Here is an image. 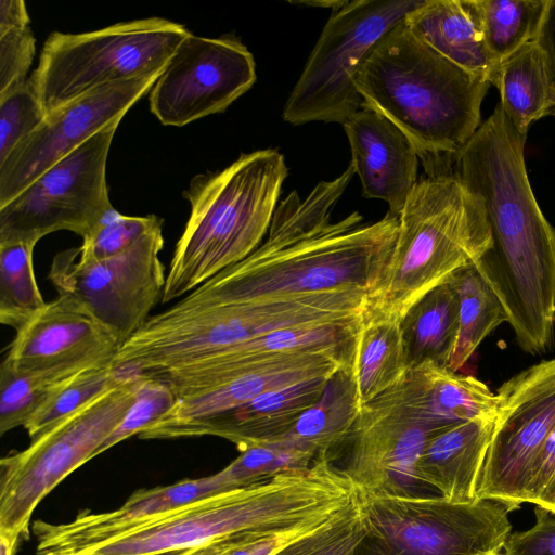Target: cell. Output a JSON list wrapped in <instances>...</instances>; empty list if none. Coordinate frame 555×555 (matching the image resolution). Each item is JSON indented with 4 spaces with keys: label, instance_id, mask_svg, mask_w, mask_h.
<instances>
[{
    "label": "cell",
    "instance_id": "cell-1",
    "mask_svg": "<svg viewBox=\"0 0 555 555\" xmlns=\"http://www.w3.org/2000/svg\"><path fill=\"white\" fill-rule=\"evenodd\" d=\"M351 165L306 197L296 191L275 208L268 237L250 255L178 300L185 306L241 304L324 292H364L379 282L397 238L398 216L362 223L353 211L332 221L354 176Z\"/></svg>",
    "mask_w": 555,
    "mask_h": 555
},
{
    "label": "cell",
    "instance_id": "cell-2",
    "mask_svg": "<svg viewBox=\"0 0 555 555\" xmlns=\"http://www.w3.org/2000/svg\"><path fill=\"white\" fill-rule=\"evenodd\" d=\"M362 106L392 121L413 143L427 175L452 172L456 154L478 130L491 83L418 39L404 20L361 67Z\"/></svg>",
    "mask_w": 555,
    "mask_h": 555
},
{
    "label": "cell",
    "instance_id": "cell-3",
    "mask_svg": "<svg viewBox=\"0 0 555 555\" xmlns=\"http://www.w3.org/2000/svg\"><path fill=\"white\" fill-rule=\"evenodd\" d=\"M396 243L362 320L400 322L430 289L492 246L483 201L454 172L421 178L398 216Z\"/></svg>",
    "mask_w": 555,
    "mask_h": 555
},
{
    "label": "cell",
    "instance_id": "cell-4",
    "mask_svg": "<svg viewBox=\"0 0 555 555\" xmlns=\"http://www.w3.org/2000/svg\"><path fill=\"white\" fill-rule=\"evenodd\" d=\"M288 169L273 149L242 154L183 191L190 216L176 244L162 302H169L250 255L269 231Z\"/></svg>",
    "mask_w": 555,
    "mask_h": 555
},
{
    "label": "cell",
    "instance_id": "cell-5",
    "mask_svg": "<svg viewBox=\"0 0 555 555\" xmlns=\"http://www.w3.org/2000/svg\"><path fill=\"white\" fill-rule=\"evenodd\" d=\"M325 294L269 301L185 306L150 317L112 361L124 373L155 375L271 332L330 323Z\"/></svg>",
    "mask_w": 555,
    "mask_h": 555
},
{
    "label": "cell",
    "instance_id": "cell-6",
    "mask_svg": "<svg viewBox=\"0 0 555 555\" xmlns=\"http://www.w3.org/2000/svg\"><path fill=\"white\" fill-rule=\"evenodd\" d=\"M190 31L160 17L80 33H52L29 80L46 116L95 89L164 70Z\"/></svg>",
    "mask_w": 555,
    "mask_h": 555
},
{
    "label": "cell",
    "instance_id": "cell-7",
    "mask_svg": "<svg viewBox=\"0 0 555 555\" xmlns=\"http://www.w3.org/2000/svg\"><path fill=\"white\" fill-rule=\"evenodd\" d=\"M360 493L366 535L357 555H498L511 534L514 509L498 501Z\"/></svg>",
    "mask_w": 555,
    "mask_h": 555
},
{
    "label": "cell",
    "instance_id": "cell-8",
    "mask_svg": "<svg viewBox=\"0 0 555 555\" xmlns=\"http://www.w3.org/2000/svg\"><path fill=\"white\" fill-rule=\"evenodd\" d=\"M139 374L63 418L0 461V533L21 540L38 504L70 473L96 456L134 399Z\"/></svg>",
    "mask_w": 555,
    "mask_h": 555
},
{
    "label": "cell",
    "instance_id": "cell-9",
    "mask_svg": "<svg viewBox=\"0 0 555 555\" xmlns=\"http://www.w3.org/2000/svg\"><path fill=\"white\" fill-rule=\"evenodd\" d=\"M423 0H354L334 10L283 108L292 125L344 124L362 106L354 80L380 39Z\"/></svg>",
    "mask_w": 555,
    "mask_h": 555
},
{
    "label": "cell",
    "instance_id": "cell-10",
    "mask_svg": "<svg viewBox=\"0 0 555 555\" xmlns=\"http://www.w3.org/2000/svg\"><path fill=\"white\" fill-rule=\"evenodd\" d=\"M119 121H115L46 170L0 207V244H37L60 230L85 237L113 207L106 163Z\"/></svg>",
    "mask_w": 555,
    "mask_h": 555
},
{
    "label": "cell",
    "instance_id": "cell-11",
    "mask_svg": "<svg viewBox=\"0 0 555 555\" xmlns=\"http://www.w3.org/2000/svg\"><path fill=\"white\" fill-rule=\"evenodd\" d=\"M163 246L160 228L128 250L104 259L70 248L54 257L49 278L59 294L81 300L124 344L162 300L166 281L159 259Z\"/></svg>",
    "mask_w": 555,
    "mask_h": 555
},
{
    "label": "cell",
    "instance_id": "cell-12",
    "mask_svg": "<svg viewBox=\"0 0 555 555\" xmlns=\"http://www.w3.org/2000/svg\"><path fill=\"white\" fill-rule=\"evenodd\" d=\"M493 436L480 473L477 499L513 509L527 503L534 463L555 430V359L534 364L503 383Z\"/></svg>",
    "mask_w": 555,
    "mask_h": 555
},
{
    "label": "cell",
    "instance_id": "cell-13",
    "mask_svg": "<svg viewBox=\"0 0 555 555\" xmlns=\"http://www.w3.org/2000/svg\"><path fill=\"white\" fill-rule=\"evenodd\" d=\"M403 376L360 409L346 442L349 452L340 470L362 493H421L417 463L439 430L416 408Z\"/></svg>",
    "mask_w": 555,
    "mask_h": 555
},
{
    "label": "cell",
    "instance_id": "cell-14",
    "mask_svg": "<svg viewBox=\"0 0 555 555\" xmlns=\"http://www.w3.org/2000/svg\"><path fill=\"white\" fill-rule=\"evenodd\" d=\"M255 81L254 56L241 41L190 33L151 89L150 109L163 125L181 127L225 111Z\"/></svg>",
    "mask_w": 555,
    "mask_h": 555
},
{
    "label": "cell",
    "instance_id": "cell-15",
    "mask_svg": "<svg viewBox=\"0 0 555 555\" xmlns=\"http://www.w3.org/2000/svg\"><path fill=\"white\" fill-rule=\"evenodd\" d=\"M163 70L90 91L48 114L0 163V207L150 93Z\"/></svg>",
    "mask_w": 555,
    "mask_h": 555
},
{
    "label": "cell",
    "instance_id": "cell-16",
    "mask_svg": "<svg viewBox=\"0 0 555 555\" xmlns=\"http://www.w3.org/2000/svg\"><path fill=\"white\" fill-rule=\"evenodd\" d=\"M121 346L81 300L61 293L16 330L3 361L20 372L68 378L112 362Z\"/></svg>",
    "mask_w": 555,
    "mask_h": 555
},
{
    "label": "cell",
    "instance_id": "cell-17",
    "mask_svg": "<svg viewBox=\"0 0 555 555\" xmlns=\"http://www.w3.org/2000/svg\"><path fill=\"white\" fill-rule=\"evenodd\" d=\"M231 491L219 472L196 479L134 492L120 507L102 513L81 512L73 520L51 524L37 520V555H85L167 513L204 498Z\"/></svg>",
    "mask_w": 555,
    "mask_h": 555
},
{
    "label": "cell",
    "instance_id": "cell-18",
    "mask_svg": "<svg viewBox=\"0 0 555 555\" xmlns=\"http://www.w3.org/2000/svg\"><path fill=\"white\" fill-rule=\"evenodd\" d=\"M352 350L353 346L273 357L220 385L179 398L170 411L138 436L151 439L159 430L229 411L263 393L315 378L331 377L350 362Z\"/></svg>",
    "mask_w": 555,
    "mask_h": 555
},
{
    "label": "cell",
    "instance_id": "cell-19",
    "mask_svg": "<svg viewBox=\"0 0 555 555\" xmlns=\"http://www.w3.org/2000/svg\"><path fill=\"white\" fill-rule=\"evenodd\" d=\"M360 323L361 320L344 325L304 326L271 332L152 376L166 382L179 398L192 396L280 354L351 348Z\"/></svg>",
    "mask_w": 555,
    "mask_h": 555
},
{
    "label": "cell",
    "instance_id": "cell-20",
    "mask_svg": "<svg viewBox=\"0 0 555 555\" xmlns=\"http://www.w3.org/2000/svg\"><path fill=\"white\" fill-rule=\"evenodd\" d=\"M343 128L362 195L382 199L399 216L416 185L418 154L410 139L387 117L367 107L350 116Z\"/></svg>",
    "mask_w": 555,
    "mask_h": 555
},
{
    "label": "cell",
    "instance_id": "cell-21",
    "mask_svg": "<svg viewBox=\"0 0 555 555\" xmlns=\"http://www.w3.org/2000/svg\"><path fill=\"white\" fill-rule=\"evenodd\" d=\"M331 377L263 393L229 411L159 430L151 439L216 436L231 441L241 452L273 442L289 431L298 418L321 399Z\"/></svg>",
    "mask_w": 555,
    "mask_h": 555
},
{
    "label": "cell",
    "instance_id": "cell-22",
    "mask_svg": "<svg viewBox=\"0 0 555 555\" xmlns=\"http://www.w3.org/2000/svg\"><path fill=\"white\" fill-rule=\"evenodd\" d=\"M496 415L463 422L435 433L416 467L420 485L435 488L456 503L477 499V487L490 446Z\"/></svg>",
    "mask_w": 555,
    "mask_h": 555
},
{
    "label": "cell",
    "instance_id": "cell-23",
    "mask_svg": "<svg viewBox=\"0 0 555 555\" xmlns=\"http://www.w3.org/2000/svg\"><path fill=\"white\" fill-rule=\"evenodd\" d=\"M404 24L442 56L494 86L501 62L486 44L472 0H423Z\"/></svg>",
    "mask_w": 555,
    "mask_h": 555
},
{
    "label": "cell",
    "instance_id": "cell-24",
    "mask_svg": "<svg viewBox=\"0 0 555 555\" xmlns=\"http://www.w3.org/2000/svg\"><path fill=\"white\" fill-rule=\"evenodd\" d=\"M403 380L416 408L436 430L496 415L498 395L474 376L426 363L408 370Z\"/></svg>",
    "mask_w": 555,
    "mask_h": 555
},
{
    "label": "cell",
    "instance_id": "cell-25",
    "mask_svg": "<svg viewBox=\"0 0 555 555\" xmlns=\"http://www.w3.org/2000/svg\"><path fill=\"white\" fill-rule=\"evenodd\" d=\"M459 327V296L451 280L430 289L400 321L408 370L430 363L448 367Z\"/></svg>",
    "mask_w": 555,
    "mask_h": 555
},
{
    "label": "cell",
    "instance_id": "cell-26",
    "mask_svg": "<svg viewBox=\"0 0 555 555\" xmlns=\"http://www.w3.org/2000/svg\"><path fill=\"white\" fill-rule=\"evenodd\" d=\"M494 87L504 114L524 135L534 121L548 116L553 82L546 55L537 40L501 61Z\"/></svg>",
    "mask_w": 555,
    "mask_h": 555
},
{
    "label": "cell",
    "instance_id": "cell-27",
    "mask_svg": "<svg viewBox=\"0 0 555 555\" xmlns=\"http://www.w3.org/2000/svg\"><path fill=\"white\" fill-rule=\"evenodd\" d=\"M360 409L356 384L347 363L327 380L321 399L280 439L307 449L315 459L328 456L333 449L347 442Z\"/></svg>",
    "mask_w": 555,
    "mask_h": 555
},
{
    "label": "cell",
    "instance_id": "cell-28",
    "mask_svg": "<svg viewBox=\"0 0 555 555\" xmlns=\"http://www.w3.org/2000/svg\"><path fill=\"white\" fill-rule=\"evenodd\" d=\"M349 367L361 408L391 388L408 371L400 322L361 318Z\"/></svg>",
    "mask_w": 555,
    "mask_h": 555
},
{
    "label": "cell",
    "instance_id": "cell-29",
    "mask_svg": "<svg viewBox=\"0 0 555 555\" xmlns=\"http://www.w3.org/2000/svg\"><path fill=\"white\" fill-rule=\"evenodd\" d=\"M459 296V327L448 369L459 372L481 341L500 324L507 322L506 310L474 266L449 278Z\"/></svg>",
    "mask_w": 555,
    "mask_h": 555
},
{
    "label": "cell",
    "instance_id": "cell-30",
    "mask_svg": "<svg viewBox=\"0 0 555 555\" xmlns=\"http://www.w3.org/2000/svg\"><path fill=\"white\" fill-rule=\"evenodd\" d=\"M548 0H472L489 51L501 62L537 40Z\"/></svg>",
    "mask_w": 555,
    "mask_h": 555
},
{
    "label": "cell",
    "instance_id": "cell-31",
    "mask_svg": "<svg viewBox=\"0 0 555 555\" xmlns=\"http://www.w3.org/2000/svg\"><path fill=\"white\" fill-rule=\"evenodd\" d=\"M36 244H0V322L18 330L44 306L33 257Z\"/></svg>",
    "mask_w": 555,
    "mask_h": 555
},
{
    "label": "cell",
    "instance_id": "cell-32",
    "mask_svg": "<svg viewBox=\"0 0 555 555\" xmlns=\"http://www.w3.org/2000/svg\"><path fill=\"white\" fill-rule=\"evenodd\" d=\"M124 376L109 362L63 380L24 426L30 440L117 385Z\"/></svg>",
    "mask_w": 555,
    "mask_h": 555
},
{
    "label": "cell",
    "instance_id": "cell-33",
    "mask_svg": "<svg viewBox=\"0 0 555 555\" xmlns=\"http://www.w3.org/2000/svg\"><path fill=\"white\" fill-rule=\"evenodd\" d=\"M65 379L67 378L46 373L20 372L2 361L0 365V435L3 436L18 426L24 427L52 390Z\"/></svg>",
    "mask_w": 555,
    "mask_h": 555
},
{
    "label": "cell",
    "instance_id": "cell-34",
    "mask_svg": "<svg viewBox=\"0 0 555 555\" xmlns=\"http://www.w3.org/2000/svg\"><path fill=\"white\" fill-rule=\"evenodd\" d=\"M366 535L360 501L312 532L285 546L276 555H357Z\"/></svg>",
    "mask_w": 555,
    "mask_h": 555
},
{
    "label": "cell",
    "instance_id": "cell-35",
    "mask_svg": "<svg viewBox=\"0 0 555 555\" xmlns=\"http://www.w3.org/2000/svg\"><path fill=\"white\" fill-rule=\"evenodd\" d=\"M160 228L163 219L156 215L125 216L112 207L82 237L79 250L90 258H108L128 250L145 235Z\"/></svg>",
    "mask_w": 555,
    "mask_h": 555
},
{
    "label": "cell",
    "instance_id": "cell-36",
    "mask_svg": "<svg viewBox=\"0 0 555 555\" xmlns=\"http://www.w3.org/2000/svg\"><path fill=\"white\" fill-rule=\"evenodd\" d=\"M178 399L177 393L163 379L139 374L131 405L120 424L100 447L96 455L132 436L141 434L146 427L170 411Z\"/></svg>",
    "mask_w": 555,
    "mask_h": 555
},
{
    "label": "cell",
    "instance_id": "cell-37",
    "mask_svg": "<svg viewBox=\"0 0 555 555\" xmlns=\"http://www.w3.org/2000/svg\"><path fill=\"white\" fill-rule=\"evenodd\" d=\"M44 117L29 78L0 95V163Z\"/></svg>",
    "mask_w": 555,
    "mask_h": 555
},
{
    "label": "cell",
    "instance_id": "cell-38",
    "mask_svg": "<svg viewBox=\"0 0 555 555\" xmlns=\"http://www.w3.org/2000/svg\"><path fill=\"white\" fill-rule=\"evenodd\" d=\"M29 27L0 35V95L25 82L36 52Z\"/></svg>",
    "mask_w": 555,
    "mask_h": 555
},
{
    "label": "cell",
    "instance_id": "cell-39",
    "mask_svg": "<svg viewBox=\"0 0 555 555\" xmlns=\"http://www.w3.org/2000/svg\"><path fill=\"white\" fill-rule=\"evenodd\" d=\"M534 517L531 528L511 532L502 555H555V514L535 506Z\"/></svg>",
    "mask_w": 555,
    "mask_h": 555
},
{
    "label": "cell",
    "instance_id": "cell-40",
    "mask_svg": "<svg viewBox=\"0 0 555 555\" xmlns=\"http://www.w3.org/2000/svg\"><path fill=\"white\" fill-rule=\"evenodd\" d=\"M527 503L555 514V430L546 439L532 468Z\"/></svg>",
    "mask_w": 555,
    "mask_h": 555
},
{
    "label": "cell",
    "instance_id": "cell-41",
    "mask_svg": "<svg viewBox=\"0 0 555 555\" xmlns=\"http://www.w3.org/2000/svg\"><path fill=\"white\" fill-rule=\"evenodd\" d=\"M318 528H298L256 539L233 548L227 555H276L288 544Z\"/></svg>",
    "mask_w": 555,
    "mask_h": 555
},
{
    "label": "cell",
    "instance_id": "cell-42",
    "mask_svg": "<svg viewBox=\"0 0 555 555\" xmlns=\"http://www.w3.org/2000/svg\"><path fill=\"white\" fill-rule=\"evenodd\" d=\"M537 41L543 49L555 87V0H548Z\"/></svg>",
    "mask_w": 555,
    "mask_h": 555
},
{
    "label": "cell",
    "instance_id": "cell-43",
    "mask_svg": "<svg viewBox=\"0 0 555 555\" xmlns=\"http://www.w3.org/2000/svg\"><path fill=\"white\" fill-rule=\"evenodd\" d=\"M29 15L22 0L0 1V35L13 29L29 27Z\"/></svg>",
    "mask_w": 555,
    "mask_h": 555
},
{
    "label": "cell",
    "instance_id": "cell-44",
    "mask_svg": "<svg viewBox=\"0 0 555 555\" xmlns=\"http://www.w3.org/2000/svg\"><path fill=\"white\" fill-rule=\"evenodd\" d=\"M247 542L250 541L240 538L222 539L198 547L191 548L188 555H227L233 548Z\"/></svg>",
    "mask_w": 555,
    "mask_h": 555
},
{
    "label": "cell",
    "instance_id": "cell-45",
    "mask_svg": "<svg viewBox=\"0 0 555 555\" xmlns=\"http://www.w3.org/2000/svg\"><path fill=\"white\" fill-rule=\"evenodd\" d=\"M18 542L14 537L0 533V555H15Z\"/></svg>",
    "mask_w": 555,
    "mask_h": 555
},
{
    "label": "cell",
    "instance_id": "cell-46",
    "mask_svg": "<svg viewBox=\"0 0 555 555\" xmlns=\"http://www.w3.org/2000/svg\"><path fill=\"white\" fill-rule=\"evenodd\" d=\"M190 550H183V551H177V552H168V553H160V554H154V555H188Z\"/></svg>",
    "mask_w": 555,
    "mask_h": 555
},
{
    "label": "cell",
    "instance_id": "cell-47",
    "mask_svg": "<svg viewBox=\"0 0 555 555\" xmlns=\"http://www.w3.org/2000/svg\"><path fill=\"white\" fill-rule=\"evenodd\" d=\"M551 116L555 117V87L553 88V93H552V107H551V111H550V114Z\"/></svg>",
    "mask_w": 555,
    "mask_h": 555
},
{
    "label": "cell",
    "instance_id": "cell-48",
    "mask_svg": "<svg viewBox=\"0 0 555 555\" xmlns=\"http://www.w3.org/2000/svg\"><path fill=\"white\" fill-rule=\"evenodd\" d=\"M498 555H502V554L500 553V554H498Z\"/></svg>",
    "mask_w": 555,
    "mask_h": 555
}]
</instances>
